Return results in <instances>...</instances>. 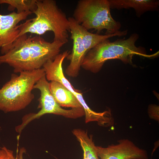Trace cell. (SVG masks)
Returning <instances> with one entry per match:
<instances>
[{"instance_id":"1","label":"cell","mask_w":159,"mask_h":159,"mask_svg":"<svg viewBox=\"0 0 159 159\" xmlns=\"http://www.w3.org/2000/svg\"><path fill=\"white\" fill-rule=\"evenodd\" d=\"M64 44L54 40L48 42L39 35L24 34L15 40L7 53L0 56V65L8 64L15 73L38 69L53 60Z\"/></svg>"},{"instance_id":"2","label":"cell","mask_w":159,"mask_h":159,"mask_svg":"<svg viewBox=\"0 0 159 159\" xmlns=\"http://www.w3.org/2000/svg\"><path fill=\"white\" fill-rule=\"evenodd\" d=\"M139 38L138 34L133 33L127 39H118L113 42L107 39L101 42L87 53L81 67L96 73L101 70L105 62L110 59H118L125 64L133 65L132 58L135 55L150 58L158 57V52L148 54L145 48L136 46L135 43Z\"/></svg>"},{"instance_id":"3","label":"cell","mask_w":159,"mask_h":159,"mask_svg":"<svg viewBox=\"0 0 159 159\" xmlns=\"http://www.w3.org/2000/svg\"><path fill=\"white\" fill-rule=\"evenodd\" d=\"M36 4L33 12L35 17L18 25L19 32L17 38L28 33L40 35L51 31L54 34V40L64 44L67 43L70 32L68 18L58 7L56 1L37 0Z\"/></svg>"},{"instance_id":"4","label":"cell","mask_w":159,"mask_h":159,"mask_svg":"<svg viewBox=\"0 0 159 159\" xmlns=\"http://www.w3.org/2000/svg\"><path fill=\"white\" fill-rule=\"evenodd\" d=\"M11 74L10 79L0 89V110L5 113L25 108L34 98L32 92L36 83L45 75L42 68Z\"/></svg>"},{"instance_id":"5","label":"cell","mask_w":159,"mask_h":159,"mask_svg":"<svg viewBox=\"0 0 159 159\" xmlns=\"http://www.w3.org/2000/svg\"><path fill=\"white\" fill-rule=\"evenodd\" d=\"M110 10L108 0H80L73 17L87 31L94 29L99 34L105 29V34H111L119 31L121 25L113 18Z\"/></svg>"},{"instance_id":"6","label":"cell","mask_w":159,"mask_h":159,"mask_svg":"<svg viewBox=\"0 0 159 159\" xmlns=\"http://www.w3.org/2000/svg\"><path fill=\"white\" fill-rule=\"evenodd\" d=\"M71 38L73 41L71 52L66 57L69 61L65 73L69 77L75 78L79 74L83 60L87 53L101 42L115 36H125L127 30L111 34L101 35L93 33L87 30L78 23L73 17L68 18Z\"/></svg>"},{"instance_id":"7","label":"cell","mask_w":159,"mask_h":159,"mask_svg":"<svg viewBox=\"0 0 159 159\" xmlns=\"http://www.w3.org/2000/svg\"><path fill=\"white\" fill-rule=\"evenodd\" d=\"M33 89H38L40 92V96L38 99L39 104L37 108L40 109L37 113H30L23 116L21 124L15 128L16 132L19 134L31 121L39 119L46 114H53L74 119L85 115L82 107L67 110L63 109L57 103L51 92L49 82L47 80L45 75L36 83Z\"/></svg>"},{"instance_id":"8","label":"cell","mask_w":159,"mask_h":159,"mask_svg":"<svg viewBox=\"0 0 159 159\" xmlns=\"http://www.w3.org/2000/svg\"><path fill=\"white\" fill-rule=\"evenodd\" d=\"M100 159H148L147 151L127 139L117 141V143L106 147L96 146Z\"/></svg>"},{"instance_id":"9","label":"cell","mask_w":159,"mask_h":159,"mask_svg":"<svg viewBox=\"0 0 159 159\" xmlns=\"http://www.w3.org/2000/svg\"><path fill=\"white\" fill-rule=\"evenodd\" d=\"M32 13L30 11L7 15L0 14V51L2 55L7 53L19 33L18 24Z\"/></svg>"},{"instance_id":"10","label":"cell","mask_w":159,"mask_h":159,"mask_svg":"<svg viewBox=\"0 0 159 159\" xmlns=\"http://www.w3.org/2000/svg\"><path fill=\"white\" fill-rule=\"evenodd\" d=\"M108 0L110 9L120 10L132 8L138 18L147 11H158L159 9V1L158 0Z\"/></svg>"},{"instance_id":"11","label":"cell","mask_w":159,"mask_h":159,"mask_svg":"<svg viewBox=\"0 0 159 159\" xmlns=\"http://www.w3.org/2000/svg\"><path fill=\"white\" fill-rule=\"evenodd\" d=\"M49 88L55 100L62 107L71 108L82 107L73 94L61 83L50 82Z\"/></svg>"},{"instance_id":"12","label":"cell","mask_w":159,"mask_h":159,"mask_svg":"<svg viewBox=\"0 0 159 159\" xmlns=\"http://www.w3.org/2000/svg\"><path fill=\"white\" fill-rule=\"evenodd\" d=\"M72 133L80 143L83 150V159H100L97 155L96 146L93 141L92 135H88L87 131L80 129H74Z\"/></svg>"},{"instance_id":"13","label":"cell","mask_w":159,"mask_h":159,"mask_svg":"<svg viewBox=\"0 0 159 159\" xmlns=\"http://www.w3.org/2000/svg\"><path fill=\"white\" fill-rule=\"evenodd\" d=\"M48 78L51 82L56 81L61 83L71 92L77 99L82 96V93L80 90L75 89L65 77L62 65L57 64L53 66L49 71Z\"/></svg>"},{"instance_id":"14","label":"cell","mask_w":159,"mask_h":159,"mask_svg":"<svg viewBox=\"0 0 159 159\" xmlns=\"http://www.w3.org/2000/svg\"><path fill=\"white\" fill-rule=\"evenodd\" d=\"M37 0H0V4H9V11L16 9L17 13L30 11L33 13L37 8Z\"/></svg>"},{"instance_id":"15","label":"cell","mask_w":159,"mask_h":159,"mask_svg":"<svg viewBox=\"0 0 159 159\" xmlns=\"http://www.w3.org/2000/svg\"><path fill=\"white\" fill-rule=\"evenodd\" d=\"M148 114L150 118L159 122V106L155 105H150L148 107Z\"/></svg>"},{"instance_id":"16","label":"cell","mask_w":159,"mask_h":159,"mask_svg":"<svg viewBox=\"0 0 159 159\" xmlns=\"http://www.w3.org/2000/svg\"><path fill=\"white\" fill-rule=\"evenodd\" d=\"M0 159H16L14 155L13 151L5 147L0 149Z\"/></svg>"},{"instance_id":"17","label":"cell","mask_w":159,"mask_h":159,"mask_svg":"<svg viewBox=\"0 0 159 159\" xmlns=\"http://www.w3.org/2000/svg\"><path fill=\"white\" fill-rule=\"evenodd\" d=\"M26 152V150L24 148H21L19 151L18 147L16 151V159H23V154Z\"/></svg>"}]
</instances>
